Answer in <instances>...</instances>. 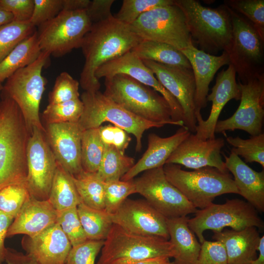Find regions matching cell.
<instances>
[{
  "label": "cell",
  "instance_id": "obj_1",
  "mask_svg": "<svg viewBox=\"0 0 264 264\" xmlns=\"http://www.w3.org/2000/svg\"><path fill=\"white\" fill-rule=\"evenodd\" d=\"M141 41L130 25L114 16L92 24L81 46L85 60L79 81L82 89L91 92L99 91L101 84L95 76L97 69L131 51Z\"/></svg>",
  "mask_w": 264,
  "mask_h": 264
},
{
  "label": "cell",
  "instance_id": "obj_2",
  "mask_svg": "<svg viewBox=\"0 0 264 264\" xmlns=\"http://www.w3.org/2000/svg\"><path fill=\"white\" fill-rule=\"evenodd\" d=\"M30 135L19 107L4 95L0 102V190L26 181Z\"/></svg>",
  "mask_w": 264,
  "mask_h": 264
},
{
  "label": "cell",
  "instance_id": "obj_3",
  "mask_svg": "<svg viewBox=\"0 0 264 264\" xmlns=\"http://www.w3.org/2000/svg\"><path fill=\"white\" fill-rule=\"evenodd\" d=\"M103 93L129 112L148 121L184 126L172 119L171 108L165 98L152 88L131 77L116 74L105 78Z\"/></svg>",
  "mask_w": 264,
  "mask_h": 264
},
{
  "label": "cell",
  "instance_id": "obj_4",
  "mask_svg": "<svg viewBox=\"0 0 264 264\" xmlns=\"http://www.w3.org/2000/svg\"><path fill=\"white\" fill-rule=\"evenodd\" d=\"M174 2L185 16L192 42L200 50L211 55L220 51L228 53L232 42V27L224 5L212 8L195 0H174Z\"/></svg>",
  "mask_w": 264,
  "mask_h": 264
},
{
  "label": "cell",
  "instance_id": "obj_5",
  "mask_svg": "<svg viewBox=\"0 0 264 264\" xmlns=\"http://www.w3.org/2000/svg\"><path fill=\"white\" fill-rule=\"evenodd\" d=\"M163 170L167 180L196 208L208 206L222 195H239L229 172L210 167L188 171L175 164H165Z\"/></svg>",
  "mask_w": 264,
  "mask_h": 264
},
{
  "label": "cell",
  "instance_id": "obj_6",
  "mask_svg": "<svg viewBox=\"0 0 264 264\" xmlns=\"http://www.w3.org/2000/svg\"><path fill=\"white\" fill-rule=\"evenodd\" d=\"M50 56L42 51L34 62L14 72L3 87L4 95L12 99L20 109L30 134L34 128L45 132L39 109L47 83L42 72Z\"/></svg>",
  "mask_w": 264,
  "mask_h": 264
},
{
  "label": "cell",
  "instance_id": "obj_7",
  "mask_svg": "<svg viewBox=\"0 0 264 264\" xmlns=\"http://www.w3.org/2000/svg\"><path fill=\"white\" fill-rule=\"evenodd\" d=\"M80 99L84 110L78 123L83 131L97 128L104 122H109L134 135L137 152L141 150L142 138L146 130L164 126L147 121L132 113L99 90L92 92L84 91Z\"/></svg>",
  "mask_w": 264,
  "mask_h": 264
},
{
  "label": "cell",
  "instance_id": "obj_8",
  "mask_svg": "<svg viewBox=\"0 0 264 264\" xmlns=\"http://www.w3.org/2000/svg\"><path fill=\"white\" fill-rule=\"evenodd\" d=\"M232 27V42L228 54L242 84L264 73V43L252 24L227 6Z\"/></svg>",
  "mask_w": 264,
  "mask_h": 264
},
{
  "label": "cell",
  "instance_id": "obj_9",
  "mask_svg": "<svg viewBox=\"0 0 264 264\" xmlns=\"http://www.w3.org/2000/svg\"><path fill=\"white\" fill-rule=\"evenodd\" d=\"M172 243L164 238L135 234L115 224L104 241L97 264H111L120 259L174 258Z\"/></svg>",
  "mask_w": 264,
  "mask_h": 264
},
{
  "label": "cell",
  "instance_id": "obj_10",
  "mask_svg": "<svg viewBox=\"0 0 264 264\" xmlns=\"http://www.w3.org/2000/svg\"><path fill=\"white\" fill-rule=\"evenodd\" d=\"M195 214L194 217L188 219V224L200 243L205 240L203 233L206 230L220 232L229 227L239 231L248 227L264 226L257 210L248 202L237 198L227 200L223 204L212 203Z\"/></svg>",
  "mask_w": 264,
  "mask_h": 264
},
{
  "label": "cell",
  "instance_id": "obj_11",
  "mask_svg": "<svg viewBox=\"0 0 264 264\" xmlns=\"http://www.w3.org/2000/svg\"><path fill=\"white\" fill-rule=\"evenodd\" d=\"M130 27L142 41L166 43L180 50L194 45L185 16L175 2L143 13Z\"/></svg>",
  "mask_w": 264,
  "mask_h": 264
},
{
  "label": "cell",
  "instance_id": "obj_12",
  "mask_svg": "<svg viewBox=\"0 0 264 264\" xmlns=\"http://www.w3.org/2000/svg\"><path fill=\"white\" fill-rule=\"evenodd\" d=\"M92 23L85 10H62L37 31L42 51L60 57L81 48Z\"/></svg>",
  "mask_w": 264,
  "mask_h": 264
},
{
  "label": "cell",
  "instance_id": "obj_13",
  "mask_svg": "<svg viewBox=\"0 0 264 264\" xmlns=\"http://www.w3.org/2000/svg\"><path fill=\"white\" fill-rule=\"evenodd\" d=\"M133 181L136 193L167 219L185 217L198 211L167 180L163 166L144 172Z\"/></svg>",
  "mask_w": 264,
  "mask_h": 264
},
{
  "label": "cell",
  "instance_id": "obj_14",
  "mask_svg": "<svg viewBox=\"0 0 264 264\" xmlns=\"http://www.w3.org/2000/svg\"><path fill=\"white\" fill-rule=\"evenodd\" d=\"M240 104L229 118L218 120L216 133L241 130L255 136L262 133L264 117V74L242 84Z\"/></svg>",
  "mask_w": 264,
  "mask_h": 264
},
{
  "label": "cell",
  "instance_id": "obj_15",
  "mask_svg": "<svg viewBox=\"0 0 264 264\" xmlns=\"http://www.w3.org/2000/svg\"><path fill=\"white\" fill-rule=\"evenodd\" d=\"M27 175L26 183L31 197L47 200L57 162L44 132L34 128L27 147Z\"/></svg>",
  "mask_w": 264,
  "mask_h": 264
},
{
  "label": "cell",
  "instance_id": "obj_16",
  "mask_svg": "<svg viewBox=\"0 0 264 264\" xmlns=\"http://www.w3.org/2000/svg\"><path fill=\"white\" fill-rule=\"evenodd\" d=\"M142 61L180 105L183 111L184 126L190 132H195L197 125L195 105L196 85L192 68Z\"/></svg>",
  "mask_w": 264,
  "mask_h": 264
},
{
  "label": "cell",
  "instance_id": "obj_17",
  "mask_svg": "<svg viewBox=\"0 0 264 264\" xmlns=\"http://www.w3.org/2000/svg\"><path fill=\"white\" fill-rule=\"evenodd\" d=\"M112 221L127 231L168 240L166 218L145 199L127 198L113 214Z\"/></svg>",
  "mask_w": 264,
  "mask_h": 264
},
{
  "label": "cell",
  "instance_id": "obj_18",
  "mask_svg": "<svg viewBox=\"0 0 264 264\" xmlns=\"http://www.w3.org/2000/svg\"><path fill=\"white\" fill-rule=\"evenodd\" d=\"M120 74L128 75L159 93L171 108L172 119L184 122L183 111L177 101L160 84L153 71L131 51L101 66L96 71L95 76L99 80Z\"/></svg>",
  "mask_w": 264,
  "mask_h": 264
},
{
  "label": "cell",
  "instance_id": "obj_19",
  "mask_svg": "<svg viewBox=\"0 0 264 264\" xmlns=\"http://www.w3.org/2000/svg\"><path fill=\"white\" fill-rule=\"evenodd\" d=\"M43 126L45 138L57 162L72 176L82 172L81 147L84 131L78 122Z\"/></svg>",
  "mask_w": 264,
  "mask_h": 264
},
{
  "label": "cell",
  "instance_id": "obj_20",
  "mask_svg": "<svg viewBox=\"0 0 264 264\" xmlns=\"http://www.w3.org/2000/svg\"><path fill=\"white\" fill-rule=\"evenodd\" d=\"M223 138L202 140L191 134L172 153L165 164L181 165L194 170L206 167L228 172L221 156Z\"/></svg>",
  "mask_w": 264,
  "mask_h": 264
},
{
  "label": "cell",
  "instance_id": "obj_21",
  "mask_svg": "<svg viewBox=\"0 0 264 264\" xmlns=\"http://www.w3.org/2000/svg\"><path fill=\"white\" fill-rule=\"evenodd\" d=\"M241 97V90L236 81V72L234 66L229 64L226 69L222 70L218 74L211 92L206 97L207 102H212L207 119L203 120L201 113L196 114V136L202 140L215 138V127L222 110L228 101L232 99L240 100Z\"/></svg>",
  "mask_w": 264,
  "mask_h": 264
},
{
  "label": "cell",
  "instance_id": "obj_22",
  "mask_svg": "<svg viewBox=\"0 0 264 264\" xmlns=\"http://www.w3.org/2000/svg\"><path fill=\"white\" fill-rule=\"evenodd\" d=\"M22 245L26 254L37 264H65L72 245L66 236L56 222L33 236H24Z\"/></svg>",
  "mask_w": 264,
  "mask_h": 264
},
{
  "label": "cell",
  "instance_id": "obj_23",
  "mask_svg": "<svg viewBox=\"0 0 264 264\" xmlns=\"http://www.w3.org/2000/svg\"><path fill=\"white\" fill-rule=\"evenodd\" d=\"M180 51L189 61L194 76L196 114L200 113L201 109L206 107L209 85L218 70L222 66L229 65V56L225 51L219 56L211 55L194 45Z\"/></svg>",
  "mask_w": 264,
  "mask_h": 264
},
{
  "label": "cell",
  "instance_id": "obj_24",
  "mask_svg": "<svg viewBox=\"0 0 264 264\" xmlns=\"http://www.w3.org/2000/svg\"><path fill=\"white\" fill-rule=\"evenodd\" d=\"M56 220L57 211L48 199L30 197L14 219L7 238L18 234L35 236L55 223Z\"/></svg>",
  "mask_w": 264,
  "mask_h": 264
},
{
  "label": "cell",
  "instance_id": "obj_25",
  "mask_svg": "<svg viewBox=\"0 0 264 264\" xmlns=\"http://www.w3.org/2000/svg\"><path fill=\"white\" fill-rule=\"evenodd\" d=\"M191 133L188 128L183 126L175 134L167 137L150 133L145 152L121 180H132L141 172L163 166L172 153Z\"/></svg>",
  "mask_w": 264,
  "mask_h": 264
},
{
  "label": "cell",
  "instance_id": "obj_26",
  "mask_svg": "<svg viewBox=\"0 0 264 264\" xmlns=\"http://www.w3.org/2000/svg\"><path fill=\"white\" fill-rule=\"evenodd\" d=\"M226 169L234 176L239 195L257 211H264V171L257 172L236 154H224Z\"/></svg>",
  "mask_w": 264,
  "mask_h": 264
},
{
  "label": "cell",
  "instance_id": "obj_27",
  "mask_svg": "<svg viewBox=\"0 0 264 264\" xmlns=\"http://www.w3.org/2000/svg\"><path fill=\"white\" fill-rule=\"evenodd\" d=\"M212 238L223 245L228 264H250L257 258L261 237L256 227L215 231Z\"/></svg>",
  "mask_w": 264,
  "mask_h": 264
},
{
  "label": "cell",
  "instance_id": "obj_28",
  "mask_svg": "<svg viewBox=\"0 0 264 264\" xmlns=\"http://www.w3.org/2000/svg\"><path fill=\"white\" fill-rule=\"evenodd\" d=\"M186 216L167 219L170 242L175 255L174 264H195L201 248L188 224Z\"/></svg>",
  "mask_w": 264,
  "mask_h": 264
},
{
  "label": "cell",
  "instance_id": "obj_29",
  "mask_svg": "<svg viewBox=\"0 0 264 264\" xmlns=\"http://www.w3.org/2000/svg\"><path fill=\"white\" fill-rule=\"evenodd\" d=\"M142 60H149L174 66L192 68L181 51L169 44L150 40H142L131 50Z\"/></svg>",
  "mask_w": 264,
  "mask_h": 264
},
{
  "label": "cell",
  "instance_id": "obj_30",
  "mask_svg": "<svg viewBox=\"0 0 264 264\" xmlns=\"http://www.w3.org/2000/svg\"><path fill=\"white\" fill-rule=\"evenodd\" d=\"M41 52L36 31L17 44L0 63V81L3 82L18 70L32 64Z\"/></svg>",
  "mask_w": 264,
  "mask_h": 264
},
{
  "label": "cell",
  "instance_id": "obj_31",
  "mask_svg": "<svg viewBox=\"0 0 264 264\" xmlns=\"http://www.w3.org/2000/svg\"><path fill=\"white\" fill-rule=\"evenodd\" d=\"M48 200L57 211L77 207L81 202L72 176L58 162Z\"/></svg>",
  "mask_w": 264,
  "mask_h": 264
},
{
  "label": "cell",
  "instance_id": "obj_32",
  "mask_svg": "<svg viewBox=\"0 0 264 264\" xmlns=\"http://www.w3.org/2000/svg\"><path fill=\"white\" fill-rule=\"evenodd\" d=\"M77 209L88 240L105 241L113 224L110 214L105 210L89 207L82 201Z\"/></svg>",
  "mask_w": 264,
  "mask_h": 264
},
{
  "label": "cell",
  "instance_id": "obj_33",
  "mask_svg": "<svg viewBox=\"0 0 264 264\" xmlns=\"http://www.w3.org/2000/svg\"><path fill=\"white\" fill-rule=\"evenodd\" d=\"M72 177L81 201L89 207L104 210V182L97 173L83 171Z\"/></svg>",
  "mask_w": 264,
  "mask_h": 264
},
{
  "label": "cell",
  "instance_id": "obj_34",
  "mask_svg": "<svg viewBox=\"0 0 264 264\" xmlns=\"http://www.w3.org/2000/svg\"><path fill=\"white\" fill-rule=\"evenodd\" d=\"M134 159L112 146L105 145V151L98 176L104 182L121 180L134 165Z\"/></svg>",
  "mask_w": 264,
  "mask_h": 264
},
{
  "label": "cell",
  "instance_id": "obj_35",
  "mask_svg": "<svg viewBox=\"0 0 264 264\" xmlns=\"http://www.w3.org/2000/svg\"><path fill=\"white\" fill-rule=\"evenodd\" d=\"M105 151L99 128L84 130L81 136V162L84 171L97 173Z\"/></svg>",
  "mask_w": 264,
  "mask_h": 264
},
{
  "label": "cell",
  "instance_id": "obj_36",
  "mask_svg": "<svg viewBox=\"0 0 264 264\" xmlns=\"http://www.w3.org/2000/svg\"><path fill=\"white\" fill-rule=\"evenodd\" d=\"M30 22L13 21L0 27V63L22 41L36 30Z\"/></svg>",
  "mask_w": 264,
  "mask_h": 264
},
{
  "label": "cell",
  "instance_id": "obj_37",
  "mask_svg": "<svg viewBox=\"0 0 264 264\" xmlns=\"http://www.w3.org/2000/svg\"><path fill=\"white\" fill-rule=\"evenodd\" d=\"M226 140L233 146L231 152L243 157L244 162H257L264 168V133L246 139L239 136H228Z\"/></svg>",
  "mask_w": 264,
  "mask_h": 264
},
{
  "label": "cell",
  "instance_id": "obj_38",
  "mask_svg": "<svg viewBox=\"0 0 264 264\" xmlns=\"http://www.w3.org/2000/svg\"><path fill=\"white\" fill-rule=\"evenodd\" d=\"M83 110L80 98L62 103L48 104L42 113L43 125L78 122Z\"/></svg>",
  "mask_w": 264,
  "mask_h": 264
},
{
  "label": "cell",
  "instance_id": "obj_39",
  "mask_svg": "<svg viewBox=\"0 0 264 264\" xmlns=\"http://www.w3.org/2000/svg\"><path fill=\"white\" fill-rule=\"evenodd\" d=\"M30 197L26 181L7 185L0 190V211L14 219Z\"/></svg>",
  "mask_w": 264,
  "mask_h": 264
},
{
  "label": "cell",
  "instance_id": "obj_40",
  "mask_svg": "<svg viewBox=\"0 0 264 264\" xmlns=\"http://www.w3.org/2000/svg\"><path fill=\"white\" fill-rule=\"evenodd\" d=\"M224 4L243 15L264 41V0H225Z\"/></svg>",
  "mask_w": 264,
  "mask_h": 264
},
{
  "label": "cell",
  "instance_id": "obj_41",
  "mask_svg": "<svg viewBox=\"0 0 264 264\" xmlns=\"http://www.w3.org/2000/svg\"><path fill=\"white\" fill-rule=\"evenodd\" d=\"M174 4V0H124L114 17L121 22L130 25L143 13L153 9Z\"/></svg>",
  "mask_w": 264,
  "mask_h": 264
},
{
  "label": "cell",
  "instance_id": "obj_42",
  "mask_svg": "<svg viewBox=\"0 0 264 264\" xmlns=\"http://www.w3.org/2000/svg\"><path fill=\"white\" fill-rule=\"evenodd\" d=\"M105 210L110 214L114 213L131 194L136 193L133 179L104 182Z\"/></svg>",
  "mask_w": 264,
  "mask_h": 264
},
{
  "label": "cell",
  "instance_id": "obj_43",
  "mask_svg": "<svg viewBox=\"0 0 264 264\" xmlns=\"http://www.w3.org/2000/svg\"><path fill=\"white\" fill-rule=\"evenodd\" d=\"M56 222L67 237L72 246L88 240L79 219L77 207L57 211Z\"/></svg>",
  "mask_w": 264,
  "mask_h": 264
},
{
  "label": "cell",
  "instance_id": "obj_44",
  "mask_svg": "<svg viewBox=\"0 0 264 264\" xmlns=\"http://www.w3.org/2000/svg\"><path fill=\"white\" fill-rule=\"evenodd\" d=\"M79 82L68 72H61L56 77L52 89L48 94V104L62 103L79 98Z\"/></svg>",
  "mask_w": 264,
  "mask_h": 264
},
{
  "label": "cell",
  "instance_id": "obj_45",
  "mask_svg": "<svg viewBox=\"0 0 264 264\" xmlns=\"http://www.w3.org/2000/svg\"><path fill=\"white\" fill-rule=\"evenodd\" d=\"M104 242V241L88 240L82 243L72 246L65 264H94Z\"/></svg>",
  "mask_w": 264,
  "mask_h": 264
},
{
  "label": "cell",
  "instance_id": "obj_46",
  "mask_svg": "<svg viewBox=\"0 0 264 264\" xmlns=\"http://www.w3.org/2000/svg\"><path fill=\"white\" fill-rule=\"evenodd\" d=\"M30 23L35 27L52 19L63 10V0H34Z\"/></svg>",
  "mask_w": 264,
  "mask_h": 264
},
{
  "label": "cell",
  "instance_id": "obj_47",
  "mask_svg": "<svg viewBox=\"0 0 264 264\" xmlns=\"http://www.w3.org/2000/svg\"><path fill=\"white\" fill-rule=\"evenodd\" d=\"M195 264H228L226 250L220 242L205 240L201 243Z\"/></svg>",
  "mask_w": 264,
  "mask_h": 264
},
{
  "label": "cell",
  "instance_id": "obj_48",
  "mask_svg": "<svg viewBox=\"0 0 264 264\" xmlns=\"http://www.w3.org/2000/svg\"><path fill=\"white\" fill-rule=\"evenodd\" d=\"M99 132L105 145L112 146L123 153H125L131 140L128 133L114 125L101 126Z\"/></svg>",
  "mask_w": 264,
  "mask_h": 264
},
{
  "label": "cell",
  "instance_id": "obj_49",
  "mask_svg": "<svg viewBox=\"0 0 264 264\" xmlns=\"http://www.w3.org/2000/svg\"><path fill=\"white\" fill-rule=\"evenodd\" d=\"M34 6V0H0V6L11 13L14 21L18 22H29Z\"/></svg>",
  "mask_w": 264,
  "mask_h": 264
},
{
  "label": "cell",
  "instance_id": "obj_50",
  "mask_svg": "<svg viewBox=\"0 0 264 264\" xmlns=\"http://www.w3.org/2000/svg\"><path fill=\"white\" fill-rule=\"evenodd\" d=\"M114 2V0H90L86 11L92 24L106 20L113 16L110 9Z\"/></svg>",
  "mask_w": 264,
  "mask_h": 264
},
{
  "label": "cell",
  "instance_id": "obj_51",
  "mask_svg": "<svg viewBox=\"0 0 264 264\" xmlns=\"http://www.w3.org/2000/svg\"><path fill=\"white\" fill-rule=\"evenodd\" d=\"M14 218L0 211V264L4 263L7 248L4 241L7 238V233Z\"/></svg>",
  "mask_w": 264,
  "mask_h": 264
},
{
  "label": "cell",
  "instance_id": "obj_52",
  "mask_svg": "<svg viewBox=\"0 0 264 264\" xmlns=\"http://www.w3.org/2000/svg\"><path fill=\"white\" fill-rule=\"evenodd\" d=\"M2 264H37V263L29 255L7 248L5 261Z\"/></svg>",
  "mask_w": 264,
  "mask_h": 264
},
{
  "label": "cell",
  "instance_id": "obj_53",
  "mask_svg": "<svg viewBox=\"0 0 264 264\" xmlns=\"http://www.w3.org/2000/svg\"><path fill=\"white\" fill-rule=\"evenodd\" d=\"M111 264H174L168 257H156L142 259H120Z\"/></svg>",
  "mask_w": 264,
  "mask_h": 264
},
{
  "label": "cell",
  "instance_id": "obj_54",
  "mask_svg": "<svg viewBox=\"0 0 264 264\" xmlns=\"http://www.w3.org/2000/svg\"><path fill=\"white\" fill-rule=\"evenodd\" d=\"M90 0H63V10H86Z\"/></svg>",
  "mask_w": 264,
  "mask_h": 264
},
{
  "label": "cell",
  "instance_id": "obj_55",
  "mask_svg": "<svg viewBox=\"0 0 264 264\" xmlns=\"http://www.w3.org/2000/svg\"><path fill=\"white\" fill-rule=\"evenodd\" d=\"M257 251L258 256L250 264H264V236L260 238Z\"/></svg>",
  "mask_w": 264,
  "mask_h": 264
},
{
  "label": "cell",
  "instance_id": "obj_56",
  "mask_svg": "<svg viewBox=\"0 0 264 264\" xmlns=\"http://www.w3.org/2000/svg\"><path fill=\"white\" fill-rule=\"evenodd\" d=\"M13 21V15L0 6V27Z\"/></svg>",
  "mask_w": 264,
  "mask_h": 264
},
{
  "label": "cell",
  "instance_id": "obj_57",
  "mask_svg": "<svg viewBox=\"0 0 264 264\" xmlns=\"http://www.w3.org/2000/svg\"><path fill=\"white\" fill-rule=\"evenodd\" d=\"M2 82L0 81V92L2 91L3 86L2 84Z\"/></svg>",
  "mask_w": 264,
  "mask_h": 264
}]
</instances>
